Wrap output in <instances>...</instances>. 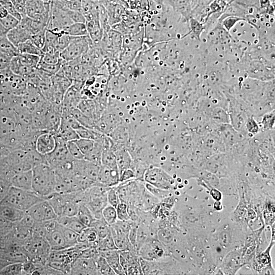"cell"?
I'll return each instance as SVG.
<instances>
[{
	"label": "cell",
	"instance_id": "cell-11",
	"mask_svg": "<svg viewBox=\"0 0 275 275\" xmlns=\"http://www.w3.org/2000/svg\"><path fill=\"white\" fill-rule=\"evenodd\" d=\"M25 212L36 222L56 220L58 218L52 207L46 199L37 203Z\"/></svg>",
	"mask_w": 275,
	"mask_h": 275
},
{
	"label": "cell",
	"instance_id": "cell-14",
	"mask_svg": "<svg viewBox=\"0 0 275 275\" xmlns=\"http://www.w3.org/2000/svg\"><path fill=\"white\" fill-rule=\"evenodd\" d=\"M97 182L106 187L117 186L120 183L119 172L118 169L111 168L101 165Z\"/></svg>",
	"mask_w": 275,
	"mask_h": 275
},
{
	"label": "cell",
	"instance_id": "cell-33",
	"mask_svg": "<svg viewBox=\"0 0 275 275\" xmlns=\"http://www.w3.org/2000/svg\"><path fill=\"white\" fill-rule=\"evenodd\" d=\"M18 56L23 66L33 69H37L41 57L28 54H19Z\"/></svg>",
	"mask_w": 275,
	"mask_h": 275
},
{
	"label": "cell",
	"instance_id": "cell-39",
	"mask_svg": "<svg viewBox=\"0 0 275 275\" xmlns=\"http://www.w3.org/2000/svg\"><path fill=\"white\" fill-rule=\"evenodd\" d=\"M73 38L63 33H59L55 42V49L60 53L63 51L70 44Z\"/></svg>",
	"mask_w": 275,
	"mask_h": 275
},
{
	"label": "cell",
	"instance_id": "cell-18",
	"mask_svg": "<svg viewBox=\"0 0 275 275\" xmlns=\"http://www.w3.org/2000/svg\"><path fill=\"white\" fill-rule=\"evenodd\" d=\"M51 3L44 0H27L26 15L31 18H35L51 11Z\"/></svg>",
	"mask_w": 275,
	"mask_h": 275
},
{
	"label": "cell",
	"instance_id": "cell-53",
	"mask_svg": "<svg viewBox=\"0 0 275 275\" xmlns=\"http://www.w3.org/2000/svg\"><path fill=\"white\" fill-rule=\"evenodd\" d=\"M245 129L249 134L255 135L259 132V127L255 120L253 118L250 117L246 122Z\"/></svg>",
	"mask_w": 275,
	"mask_h": 275
},
{
	"label": "cell",
	"instance_id": "cell-20",
	"mask_svg": "<svg viewBox=\"0 0 275 275\" xmlns=\"http://www.w3.org/2000/svg\"><path fill=\"white\" fill-rule=\"evenodd\" d=\"M32 35L19 23L17 27L9 31L6 37L15 46L30 40Z\"/></svg>",
	"mask_w": 275,
	"mask_h": 275
},
{
	"label": "cell",
	"instance_id": "cell-5",
	"mask_svg": "<svg viewBox=\"0 0 275 275\" xmlns=\"http://www.w3.org/2000/svg\"><path fill=\"white\" fill-rule=\"evenodd\" d=\"M27 88V81L14 73L8 67L0 71V91L22 97Z\"/></svg>",
	"mask_w": 275,
	"mask_h": 275
},
{
	"label": "cell",
	"instance_id": "cell-38",
	"mask_svg": "<svg viewBox=\"0 0 275 275\" xmlns=\"http://www.w3.org/2000/svg\"><path fill=\"white\" fill-rule=\"evenodd\" d=\"M75 141L84 157L93 150L96 143V140L80 138Z\"/></svg>",
	"mask_w": 275,
	"mask_h": 275
},
{
	"label": "cell",
	"instance_id": "cell-21",
	"mask_svg": "<svg viewBox=\"0 0 275 275\" xmlns=\"http://www.w3.org/2000/svg\"><path fill=\"white\" fill-rule=\"evenodd\" d=\"M25 212L12 206L0 204V217L12 223L20 221L25 215Z\"/></svg>",
	"mask_w": 275,
	"mask_h": 275
},
{
	"label": "cell",
	"instance_id": "cell-25",
	"mask_svg": "<svg viewBox=\"0 0 275 275\" xmlns=\"http://www.w3.org/2000/svg\"><path fill=\"white\" fill-rule=\"evenodd\" d=\"M57 222L63 226L79 233L86 226L80 221L77 216L58 217Z\"/></svg>",
	"mask_w": 275,
	"mask_h": 275
},
{
	"label": "cell",
	"instance_id": "cell-3",
	"mask_svg": "<svg viewBox=\"0 0 275 275\" xmlns=\"http://www.w3.org/2000/svg\"><path fill=\"white\" fill-rule=\"evenodd\" d=\"M110 188L96 182L95 185L83 192L82 204L93 213L96 219L103 218L102 211L108 204L107 192Z\"/></svg>",
	"mask_w": 275,
	"mask_h": 275
},
{
	"label": "cell",
	"instance_id": "cell-26",
	"mask_svg": "<svg viewBox=\"0 0 275 275\" xmlns=\"http://www.w3.org/2000/svg\"><path fill=\"white\" fill-rule=\"evenodd\" d=\"M73 37H81L88 36V30L85 23H73L62 32Z\"/></svg>",
	"mask_w": 275,
	"mask_h": 275
},
{
	"label": "cell",
	"instance_id": "cell-55",
	"mask_svg": "<svg viewBox=\"0 0 275 275\" xmlns=\"http://www.w3.org/2000/svg\"><path fill=\"white\" fill-rule=\"evenodd\" d=\"M27 0H13V3L22 18L27 16L26 4Z\"/></svg>",
	"mask_w": 275,
	"mask_h": 275
},
{
	"label": "cell",
	"instance_id": "cell-27",
	"mask_svg": "<svg viewBox=\"0 0 275 275\" xmlns=\"http://www.w3.org/2000/svg\"><path fill=\"white\" fill-rule=\"evenodd\" d=\"M104 137L101 139L96 140V143L94 148L89 153L88 155L84 157V160L99 165H101V157L103 151V140Z\"/></svg>",
	"mask_w": 275,
	"mask_h": 275
},
{
	"label": "cell",
	"instance_id": "cell-10",
	"mask_svg": "<svg viewBox=\"0 0 275 275\" xmlns=\"http://www.w3.org/2000/svg\"><path fill=\"white\" fill-rule=\"evenodd\" d=\"M74 23L71 19L68 10L61 9L51 3V13L47 29L59 34Z\"/></svg>",
	"mask_w": 275,
	"mask_h": 275
},
{
	"label": "cell",
	"instance_id": "cell-15",
	"mask_svg": "<svg viewBox=\"0 0 275 275\" xmlns=\"http://www.w3.org/2000/svg\"><path fill=\"white\" fill-rule=\"evenodd\" d=\"M56 145L55 135L51 132H42L38 137L36 143V149L43 156L50 154Z\"/></svg>",
	"mask_w": 275,
	"mask_h": 275
},
{
	"label": "cell",
	"instance_id": "cell-32",
	"mask_svg": "<svg viewBox=\"0 0 275 275\" xmlns=\"http://www.w3.org/2000/svg\"><path fill=\"white\" fill-rule=\"evenodd\" d=\"M60 225L61 231L63 234L67 249L73 247L78 243L79 233Z\"/></svg>",
	"mask_w": 275,
	"mask_h": 275
},
{
	"label": "cell",
	"instance_id": "cell-1",
	"mask_svg": "<svg viewBox=\"0 0 275 275\" xmlns=\"http://www.w3.org/2000/svg\"><path fill=\"white\" fill-rule=\"evenodd\" d=\"M33 191L45 199L56 192V174L53 169L46 164L33 169Z\"/></svg>",
	"mask_w": 275,
	"mask_h": 275
},
{
	"label": "cell",
	"instance_id": "cell-46",
	"mask_svg": "<svg viewBox=\"0 0 275 275\" xmlns=\"http://www.w3.org/2000/svg\"><path fill=\"white\" fill-rule=\"evenodd\" d=\"M116 187L110 188L107 192V201L108 204L115 208L121 202L117 192Z\"/></svg>",
	"mask_w": 275,
	"mask_h": 275
},
{
	"label": "cell",
	"instance_id": "cell-17",
	"mask_svg": "<svg viewBox=\"0 0 275 275\" xmlns=\"http://www.w3.org/2000/svg\"><path fill=\"white\" fill-rule=\"evenodd\" d=\"M52 251H58L67 249L65 238L61 230L60 225L50 231L45 237Z\"/></svg>",
	"mask_w": 275,
	"mask_h": 275
},
{
	"label": "cell",
	"instance_id": "cell-56",
	"mask_svg": "<svg viewBox=\"0 0 275 275\" xmlns=\"http://www.w3.org/2000/svg\"><path fill=\"white\" fill-rule=\"evenodd\" d=\"M68 14L74 23H85L86 19L81 11L68 10Z\"/></svg>",
	"mask_w": 275,
	"mask_h": 275
},
{
	"label": "cell",
	"instance_id": "cell-34",
	"mask_svg": "<svg viewBox=\"0 0 275 275\" xmlns=\"http://www.w3.org/2000/svg\"><path fill=\"white\" fill-rule=\"evenodd\" d=\"M91 227L96 229L100 239L106 237L111 232L110 226L106 223L103 218L96 219Z\"/></svg>",
	"mask_w": 275,
	"mask_h": 275
},
{
	"label": "cell",
	"instance_id": "cell-13",
	"mask_svg": "<svg viewBox=\"0 0 275 275\" xmlns=\"http://www.w3.org/2000/svg\"><path fill=\"white\" fill-rule=\"evenodd\" d=\"M96 260L78 257L72 264L70 274H100Z\"/></svg>",
	"mask_w": 275,
	"mask_h": 275
},
{
	"label": "cell",
	"instance_id": "cell-6",
	"mask_svg": "<svg viewBox=\"0 0 275 275\" xmlns=\"http://www.w3.org/2000/svg\"><path fill=\"white\" fill-rule=\"evenodd\" d=\"M19 131L15 113L11 111H0V142L9 148Z\"/></svg>",
	"mask_w": 275,
	"mask_h": 275
},
{
	"label": "cell",
	"instance_id": "cell-43",
	"mask_svg": "<svg viewBox=\"0 0 275 275\" xmlns=\"http://www.w3.org/2000/svg\"><path fill=\"white\" fill-rule=\"evenodd\" d=\"M66 146L70 155L75 160H83L84 156L75 141L66 142Z\"/></svg>",
	"mask_w": 275,
	"mask_h": 275
},
{
	"label": "cell",
	"instance_id": "cell-51",
	"mask_svg": "<svg viewBox=\"0 0 275 275\" xmlns=\"http://www.w3.org/2000/svg\"><path fill=\"white\" fill-rule=\"evenodd\" d=\"M158 238L160 241L165 243H169L173 240L172 232L167 229H162L158 232Z\"/></svg>",
	"mask_w": 275,
	"mask_h": 275
},
{
	"label": "cell",
	"instance_id": "cell-54",
	"mask_svg": "<svg viewBox=\"0 0 275 275\" xmlns=\"http://www.w3.org/2000/svg\"><path fill=\"white\" fill-rule=\"evenodd\" d=\"M1 5L7 10L9 14L13 16L20 21L21 20L22 17L16 9L13 2L5 1Z\"/></svg>",
	"mask_w": 275,
	"mask_h": 275
},
{
	"label": "cell",
	"instance_id": "cell-63",
	"mask_svg": "<svg viewBox=\"0 0 275 275\" xmlns=\"http://www.w3.org/2000/svg\"><path fill=\"white\" fill-rule=\"evenodd\" d=\"M44 1L45 2H47V3L51 2V0H44Z\"/></svg>",
	"mask_w": 275,
	"mask_h": 275
},
{
	"label": "cell",
	"instance_id": "cell-36",
	"mask_svg": "<svg viewBox=\"0 0 275 275\" xmlns=\"http://www.w3.org/2000/svg\"><path fill=\"white\" fill-rule=\"evenodd\" d=\"M102 216L109 226L114 224L118 220L116 208L109 204L103 209Z\"/></svg>",
	"mask_w": 275,
	"mask_h": 275
},
{
	"label": "cell",
	"instance_id": "cell-8",
	"mask_svg": "<svg viewBox=\"0 0 275 275\" xmlns=\"http://www.w3.org/2000/svg\"><path fill=\"white\" fill-rule=\"evenodd\" d=\"M92 47L93 42L89 36L73 37L68 46L60 53V57L66 62L80 58Z\"/></svg>",
	"mask_w": 275,
	"mask_h": 275
},
{
	"label": "cell",
	"instance_id": "cell-42",
	"mask_svg": "<svg viewBox=\"0 0 275 275\" xmlns=\"http://www.w3.org/2000/svg\"><path fill=\"white\" fill-rule=\"evenodd\" d=\"M60 53L56 50L44 53L41 57V60L47 64H56L61 60Z\"/></svg>",
	"mask_w": 275,
	"mask_h": 275
},
{
	"label": "cell",
	"instance_id": "cell-22",
	"mask_svg": "<svg viewBox=\"0 0 275 275\" xmlns=\"http://www.w3.org/2000/svg\"><path fill=\"white\" fill-rule=\"evenodd\" d=\"M101 256L104 257L116 274H125L120 262V254L118 250L99 252Z\"/></svg>",
	"mask_w": 275,
	"mask_h": 275
},
{
	"label": "cell",
	"instance_id": "cell-9",
	"mask_svg": "<svg viewBox=\"0 0 275 275\" xmlns=\"http://www.w3.org/2000/svg\"><path fill=\"white\" fill-rule=\"evenodd\" d=\"M56 145L50 154L44 156L46 164L54 170L74 159L69 154L66 142L56 137Z\"/></svg>",
	"mask_w": 275,
	"mask_h": 275
},
{
	"label": "cell",
	"instance_id": "cell-19",
	"mask_svg": "<svg viewBox=\"0 0 275 275\" xmlns=\"http://www.w3.org/2000/svg\"><path fill=\"white\" fill-rule=\"evenodd\" d=\"M115 154L119 174L126 169L132 168L134 161L127 150L122 147H117Z\"/></svg>",
	"mask_w": 275,
	"mask_h": 275
},
{
	"label": "cell",
	"instance_id": "cell-58",
	"mask_svg": "<svg viewBox=\"0 0 275 275\" xmlns=\"http://www.w3.org/2000/svg\"><path fill=\"white\" fill-rule=\"evenodd\" d=\"M12 150L0 142V160L7 156Z\"/></svg>",
	"mask_w": 275,
	"mask_h": 275
},
{
	"label": "cell",
	"instance_id": "cell-37",
	"mask_svg": "<svg viewBox=\"0 0 275 275\" xmlns=\"http://www.w3.org/2000/svg\"><path fill=\"white\" fill-rule=\"evenodd\" d=\"M98 250L99 252L118 250L111 232L105 238L100 239Z\"/></svg>",
	"mask_w": 275,
	"mask_h": 275
},
{
	"label": "cell",
	"instance_id": "cell-57",
	"mask_svg": "<svg viewBox=\"0 0 275 275\" xmlns=\"http://www.w3.org/2000/svg\"><path fill=\"white\" fill-rule=\"evenodd\" d=\"M242 18H240L237 16H227L225 20H224V24L228 30H230L232 27L235 25L236 22L241 20Z\"/></svg>",
	"mask_w": 275,
	"mask_h": 275
},
{
	"label": "cell",
	"instance_id": "cell-44",
	"mask_svg": "<svg viewBox=\"0 0 275 275\" xmlns=\"http://www.w3.org/2000/svg\"><path fill=\"white\" fill-rule=\"evenodd\" d=\"M46 29L40 31L31 37L30 40L38 48L42 50L44 47L46 41Z\"/></svg>",
	"mask_w": 275,
	"mask_h": 275
},
{
	"label": "cell",
	"instance_id": "cell-30",
	"mask_svg": "<svg viewBox=\"0 0 275 275\" xmlns=\"http://www.w3.org/2000/svg\"><path fill=\"white\" fill-rule=\"evenodd\" d=\"M19 54H28L42 56L44 52L37 47L30 40L20 44L17 47Z\"/></svg>",
	"mask_w": 275,
	"mask_h": 275
},
{
	"label": "cell",
	"instance_id": "cell-31",
	"mask_svg": "<svg viewBox=\"0 0 275 275\" xmlns=\"http://www.w3.org/2000/svg\"><path fill=\"white\" fill-rule=\"evenodd\" d=\"M65 62L66 61L61 59L59 62L56 64H49L43 62L40 59L37 69L52 76L58 73Z\"/></svg>",
	"mask_w": 275,
	"mask_h": 275
},
{
	"label": "cell",
	"instance_id": "cell-47",
	"mask_svg": "<svg viewBox=\"0 0 275 275\" xmlns=\"http://www.w3.org/2000/svg\"><path fill=\"white\" fill-rule=\"evenodd\" d=\"M0 20L8 31L17 27L20 22L19 20L9 14L6 17L0 19Z\"/></svg>",
	"mask_w": 275,
	"mask_h": 275
},
{
	"label": "cell",
	"instance_id": "cell-41",
	"mask_svg": "<svg viewBox=\"0 0 275 275\" xmlns=\"http://www.w3.org/2000/svg\"><path fill=\"white\" fill-rule=\"evenodd\" d=\"M116 209L118 220L121 221L131 220L128 204L120 202L116 207Z\"/></svg>",
	"mask_w": 275,
	"mask_h": 275
},
{
	"label": "cell",
	"instance_id": "cell-23",
	"mask_svg": "<svg viewBox=\"0 0 275 275\" xmlns=\"http://www.w3.org/2000/svg\"><path fill=\"white\" fill-rule=\"evenodd\" d=\"M55 136L66 142L75 141L79 138L76 131L62 117H61L60 124L55 134Z\"/></svg>",
	"mask_w": 275,
	"mask_h": 275
},
{
	"label": "cell",
	"instance_id": "cell-7",
	"mask_svg": "<svg viewBox=\"0 0 275 275\" xmlns=\"http://www.w3.org/2000/svg\"><path fill=\"white\" fill-rule=\"evenodd\" d=\"M144 181L156 188L170 191L174 187L175 180L165 170L157 167H149L146 170Z\"/></svg>",
	"mask_w": 275,
	"mask_h": 275
},
{
	"label": "cell",
	"instance_id": "cell-24",
	"mask_svg": "<svg viewBox=\"0 0 275 275\" xmlns=\"http://www.w3.org/2000/svg\"><path fill=\"white\" fill-rule=\"evenodd\" d=\"M99 240L98 233L93 227H86L79 233L78 242H88L97 249Z\"/></svg>",
	"mask_w": 275,
	"mask_h": 275
},
{
	"label": "cell",
	"instance_id": "cell-61",
	"mask_svg": "<svg viewBox=\"0 0 275 275\" xmlns=\"http://www.w3.org/2000/svg\"><path fill=\"white\" fill-rule=\"evenodd\" d=\"M9 14L7 10L1 5H0V19L6 17Z\"/></svg>",
	"mask_w": 275,
	"mask_h": 275
},
{
	"label": "cell",
	"instance_id": "cell-2",
	"mask_svg": "<svg viewBox=\"0 0 275 275\" xmlns=\"http://www.w3.org/2000/svg\"><path fill=\"white\" fill-rule=\"evenodd\" d=\"M27 260L33 262L38 268L47 264L52 251L47 240L33 232L23 245Z\"/></svg>",
	"mask_w": 275,
	"mask_h": 275
},
{
	"label": "cell",
	"instance_id": "cell-48",
	"mask_svg": "<svg viewBox=\"0 0 275 275\" xmlns=\"http://www.w3.org/2000/svg\"><path fill=\"white\" fill-rule=\"evenodd\" d=\"M261 124L264 130H269L273 128L274 124V112L271 111L266 114L263 117Z\"/></svg>",
	"mask_w": 275,
	"mask_h": 275
},
{
	"label": "cell",
	"instance_id": "cell-50",
	"mask_svg": "<svg viewBox=\"0 0 275 275\" xmlns=\"http://www.w3.org/2000/svg\"><path fill=\"white\" fill-rule=\"evenodd\" d=\"M11 187L10 182L0 178V203L5 199Z\"/></svg>",
	"mask_w": 275,
	"mask_h": 275
},
{
	"label": "cell",
	"instance_id": "cell-64",
	"mask_svg": "<svg viewBox=\"0 0 275 275\" xmlns=\"http://www.w3.org/2000/svg\"><path fill=\"white\" fill-rule=\"evenodd\" d=\"M53 1H54V0H51V2H53Z\"/></svg>",
	"mask_w": 275,
	"mask_h": 275
},
{
	"label": "cell",
	"instance_id": "cell-52",
	"mask_svg": "<svg viewBox=\"0 0 275 275\" xmlns=\"http://www.w3.org/2000/svg\"><path fill=\"white\" fill-rule=\"evenodd\" d=\"M120 183L136 179V174L132 168L126 169L119 174Z\"/></svg>",
	"mask_w": 275,
	"mask_h": 275
},
{
	"label": "cell",
	"instance_id": "cell-28",
	"mask_svg": "<svg viewBox=\"0 0 275 275\" xmlns=\"http://www.w3.org/2000/svg\"><path fill=\"white\" fill-rule=\"evenodd\" d=\"M77 216L86 227H91L96 220L93 213L82 203L80 204Z\"/></svg>",
	"mask_w": 275,
	"mask_h": 275
},
{
	"label": "cell",
	"instance_id": "cell-62",
	"mask_svg": "<svg viewBox=\"0 0 275 275\" xmlns=\"http://www.w3.org/2000/svg\"><path fill=\"white\" fill-rule=\"evenodd\" d=\"M10 264L7 261L0 259V271L8 264Z\"/></svg>",
	"mask_w": 275,
	"mask_h": 275
},
{
	"label": "cell",
	"instance_id": "cell-60",
	"mask_svg": "<svg viewBox=\"0 0 275 275\" xmlns=\"http://www.w3.org/2000/svg\"><path fill=\"white\" fill-rule=\"evenodd\" d=\"M9 31L5 28L0 20V37H6Z\"/></svg>",
	"mask_w": 275,
	"mask_h": 275
},
{
	"label": "cell",
	"instance_id": "cell-40",
	"mask_svg": "<svg viewBox=\"0 0 275 275\" xmlns=\"http://www.w3.org/2000/svg\"><path fill=\"white\" fill-rule=\"evenodd\" d=\"M96 260L100 274L116 275L114 270L104 257L100 256Z\"/></svg>",
	"mask_w": 275,
	"mask_h": 275
},
{
	"label": "cell",
	"instance_id": "cell-45",
	"mask_svg": "<svg viewBox=\"0 0 275 275\" xmlns=\"http://www.w3.org/2000/svg\"><path fill=\"white\" fill-rule=\"evenodd\" d=\"M146 189L152 195L158 199H163L169 195L168 191H164L152 186L144 182Z\"/></svg>",
	"mask_w": 275,
	"mask_h": 275
},
{
	"label": "cell",
	"instance_id": "cell-59",
	"mask_svg": "<svg viewBox=\"0 0 275 275\" xmlns=\"http://www.w3.org/2000/svg\"><path fill=\"white\" fill-rule=\"evenodd\" d=\"M211 195L214 199L218 201H219L222 197L221 193L216 190H212L211 191Z\"/></svg>",
	"mask_w": 275,
	"mask_h": 275
},
{
	"label": "cell",
	"instance_id": "cell-16",
	"mask_svg": "<svg viewBox=\"0 0 275 275\" xmlns=\"http://www.w3.org/2000/svg\"><path fill=\"white\" fill-rule=\"evenodd\" d=\"M12 187L24 190L33 191L32 170L16 173L10 181Z\"/></svg>",
	"mask_w": 275,
	"mask_h": 275
},
{
	"label": "cell",
	"instance_id": "cell-12",
	"mask_svg": "<svg viewBox=\"0 0 275 275\" xmlns=\"http://www.w3.org/2000/svg\"><path fill=\"white\" fill-rule=\"evenodd\" d=\"M141 258L149 261H155L161 259L165 252L157 239L151 240L142 246L137 251Z\"/></svg>",
	"mask_w": 275,
	"mask_h": 275
},
{
	"label": "cell",
	"instance_id": "cell-35",
	"mask_svg": "<svg viewBox=\"0 0 275 275\" xmlns=\"http://www.w3.org/2000/svg\"><path fill=\"white\" fill-rule=\"evenodd\" d=\"M24 263V262H23ZM23 263H12L6 265L1 271L3 275H22L24 274Z\"/></svg>",
	"mask_w": 275,
	"mask_h": 275
},
{
	"label": "cell",
	"instance_id": "cell-49",
	"mask_svg": "<svg viewBox=\"0 0 275 275\" xmlns=\"http://www.w3.org/2000/svg\"><path fill=\"white\" fill-rule=\"evenodd\" d=\"M100 256V252L97 248L90 247L82 251L79 257L97 259Z\"/></svg>",
	"mask_w": 275,
	"mask_h": 275
},
{
	"label": "cell",
	"instance_id": "cell-29",
	"mask_svg": "<svg viewBox=\"0 0 275 275\" xmlns=\"http://www.w3.org/2000/svg\"><path fill=\"white\" fill-rule=\"evenodd\" d=\"M0 53L10 59L18 54L17 48L7 38L0 37Z\"/></svg>",
	"mask_w": 275,
	"mask_h": 275
},
{
	"label": "cell",
	"instance_id": "cell-4",
	"mask_svg": "<svg viewBox=\"0 0 275 275\" xmlns=\"http://www.w3.org/2000/svg\"><path fill=\"white\" fill-rule=\"evenodd\" d=\"M44 199L33 191L24 190L12 186L7 196L0 204L8 205L26 212Z\"/></svg>",
	"mask_w": 275,
	"mask_h": 275
}]
</instances>
